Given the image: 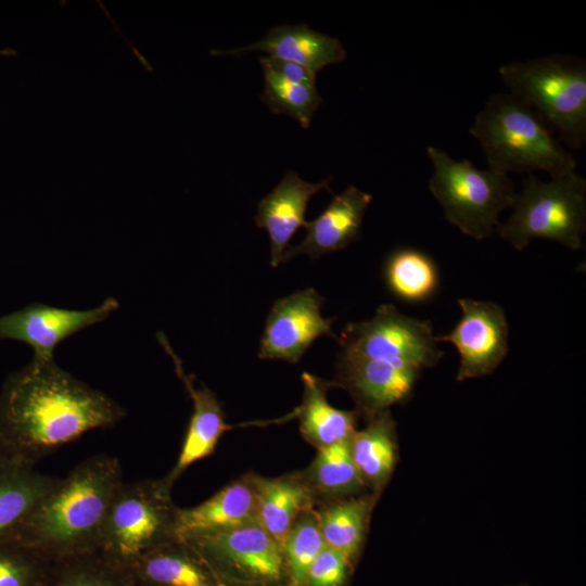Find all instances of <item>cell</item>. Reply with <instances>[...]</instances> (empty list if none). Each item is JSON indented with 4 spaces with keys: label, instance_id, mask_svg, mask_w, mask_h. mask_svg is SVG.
<instances>
[{
    "label": "cell",
    "instance_id": "30",
    "mask_svg": "<svg viewBox=\"0 0 586 586\" xmlns=\"http://www.w3.org/2000/svg\"><path fill=\"white\" fill-rule=\"evenodd\" d=\"M324 546L319 523L314 518L305 517L293 524L282 551L294 586H306L309 566Z\"/></svg>",
    "mask_w": 586,
    "mask_h": 586
},
{
    "label": "cell",
    "instance_id": "27",
    "mask_svg": "<svg viewBox=\"0 0 586 586\" xmlns=\"http://www.w3.org/2000/svg\"><path fill=\"white\" fill-rule=\"evenodd\" d=\"M54 562L18 542L0 543V586H51Z\"/></svg>",
    "mask_w": 586,
    "mask_h": 586
},
{
    "label": "cell",
    "instance_id": "25",
    "mask_svg": "<svg viewBox=\"0 0 586 586\" xmlns=\"http://www.w3.org/2000/svg\"><path fill=\"white\" fill-rule=\"evenodd\" d=\"M368 510L365 499L346 500L327 509L318 522L324 545L348 560L355 557L362 543Z\"/></svg>",
    "mask_w": 586,
    "mask_h": 586
},
{
    "label": "cell",
    "instance_id": "21",
    "mask_svg": "<svg viewBox=\"0 0 586 586\" xmlns=\"http://www.w3.org/2000/svg\"><path fill=\"white\" fill-rule=\"evenodd\" d=\"M353 461L364 481L380 487L391 476L397 460L395 423L390 411L370 417L368 425L349 440Z\"/></svg>",
    "mask_w": 586,
    "mask_h": 586
},
{
    "label": "cell",
    "instance_id": "14",
    "mask_svg": "<svg viewBox=\"0 0 586 586\" xmlns=\"http://www.w3.org/2000/svg\"><path fill=\"white\" fill-rule=\"evenodd\" d=\"M372 195L348 186L334 195L329 205L314 220L305 225L302 242L285 250L282 263L298 255L316 259L347 247L360 237L365 213Z\"/></svg>",
    "mask_w": 586,
    "mask_h": 586
},
{
    "label": "cell",
    "instance_id": "22",
    "mask_svg": "<svg viewBox=\"0 0 586 586\" xmlns=\"http://www.w3.org/2000/svg\"><path fill=\"white\" fill-rule=\"evenodd\" d=\"M304 402L301 431L319 448L348 442L355 432L356 412L332 407L326 398L322 381L310 373L302 375Z\"/></svg>",
    "mask_w": 586,
    "mask_h": 586
},
{
    "label": "cell",
    "instance_id": "33",
    "mask_svg": "<svg viewBox=\"0 0 586 586\" xmlns=\"http://www.w3.org/2000/svg\"><path fill=\"white\" fill-rule=\"evenodd\" d=\"M8 461H13V460H11L8 451L5 450L4 446L2 445L0 441V464L5 463Z\"/></svg>",
    "mask_w": 586,
    "mask_h": 586
},
{
    "label": "cell",
    "instance_id": "31",
    "mask_svg": "<svg viewBox=\"0 0 586 586\" xmlns=\"http://www.w3.org/2000/svg\"><path fill=\"white\" fill-rule=\"evenodd\" d=\"M348 559L324 546L309 566L307 586H342L347 577Z\"/></svg>",
    "mask_w": 586,
    "mask_h": 586
},
{
    "label": "cell",
    "instance_id": "24",
    "mask_svg": "<svg viewBox=\"0 0 586 586\" xmlns=\"http://www.w3.org/2000/svg\"><path fill=\"white\" fill-rule=\"evenodd\" d=\"M256 521L282 548L294 520L307 500L304 487L290 480L263 481L256 485Z\"/></svg>",
    "mask_w": 586,
    "mask_h": 586
},
{
    "label": "cell",
    "instance_id": "10",
    "mask_svg": "<svg viewBox=\"0 0 586 586\" xmlns=\"http://www.w3.org/2000/svg\"><path fill=\"white\" fill-rule=\"evenodd\" d=\"M462 315L454 329L435 341L451 343L459 354L456 380L493 373L508 354L509 326L504 308L493 302L459 298Z\"/></svg>",
    "mask_w": 586,
    "mask_h": 586
},
{
    "label": "cell",
    "instance_id": "15",
    "mask_svg": "<svg viewBox=\"0 0 586 586\" xmlns=\"http://www.w3.org/2000/svg\"><path fill=\"white\" fill-rule=\"evenodd\" d=\"M332 177L311 183L289 170L280 182L257 204L255 222L265 229L270 240V265L278 267L288 243L301 227H305V213L313 195L329 189Z\"/></svg>",
    "mask_w": 586,
    "mask_h": 586
},
{
    "label": "cell",
    "instance_id": "9",
    "mask_svg": "<svg viewBox=\"0 0 586 586\" xmlns=\"http://www.w3.org/2000/svg\"><path fill=\"white\" fill-rule=\"evenodd\" d=\"M221 581L232 576L250 583L280 579L282 548L257 523L200 535L186 540Z\"/></svg>",
    "mask_w": 586,
    "mask_h": 586
},
{
    "label": "cell",
    "instance_id": "16",
    "mask_svg": "<svg viewBox=\"0 0 586 586\" xmlns=\"http://www.w3.org/2000/svg\"><path fill=\"white\" fill-rule=\"evenodd\" d=\"M156 337L171 358L175 371L183 382L193 403V412L178 460L170 473L162 481V487L169 492L173 483L195 461L213 453L219 437L227 429L224 412L214 393L206 386L198 387L191 375L186 374L182 362L163 332Z\"/></svg>",
    "mask_w": 586,
    "mask_h": 586
},
{
    "label": "cell",
    "instance_id": "5",
    "mask_svg": "<svg viewBox=\"0 0 586 586\" xmlns=\"http://www.w3.org/2000/svg\"><path fill=\"white\" fill-rule=\"evenodd\" d=\"M425 152L432 165L429 190L447 221L476 241L489 238L500 214L515 198L509 176L489 167L477 168L470 160H456L436 146H428Z\"/></svg>",
    "mask_w": 586,
    "mask_h": 586
},
{
    "label": "cell",
    "instance_id": "2",
    "mask_svg": "<svg viewBox=\"0 0 586 586\" xmlns=\"http://www.w3.org/2000/svg\"><path fill=\"white\" fill-rule=\"evenodd\" d=\"M123 482L117 458H88L59 479L16 540L54 563L98 552L109 509Z\"/></svg>",
    "mask_w": 586,
    "mask_h": 586
},
{
    "label": "cell",
    "instance_id": "32",
    "mask_svg": "<svg viewBox=\"0 0 586 586\" xmlns=\"http://www.w3.org/2000/svg\"><path fill=\"white\" fill-rule=\"evenodd\" d=\"M259 61L267 64L272 71L290 82L310 88L316 87V74L301 64L270 56L259 58Z\"/></svg>",
    "mask_w": 586,
    "mask_h": 586
},
{
    "label": "cell",
    "instance_id": "8",
    "mask_svg": "<svg viewBox=\"0 0 586 586\" xmlns=\"http://www.w3.org/2000/svg\"><path fill=\"white\" fill-rule=\"evenodd\" d=\"M339 343L341 352L421 371L444 356L431 322L404 315L393 304L380 305L368 320L347 323Z\"/></svg>",
    "mask_w": 586,
    "mask_h": 586
},
{
    "label": "cell",
    "instance_id": "17",
    "mask_svg": "<svg viewBox=\"0 0 586 586\" xmlns=\"http://www.w3.org/2000/svg\"><path fill=\"white\" fill-rule=\"evenodd\" d=\"M249 51H262L268 53L270 58L301 64L315 74L346 58V50L337 38L316 31L307 24L278 25L270 28L264 38L249 46L230 50H212L211 53L237 55Z\"/></svg>",
    "mask_w": 586,
    "mask_h": 586
},
{
    "label": "cell",
    "instance_id": "7",
    "mask_svg": "<svg viewBox=\"0 0 586 586\" xmlns=\"http://www.w3.org/2000/svg\"><path fill=\"white\" fill-rule=\"evenodd\" d=\"M176 512L160 481L123 482L109 509L98 552L126 570L143 555L177 540Z\"/></svg>",
    "mask_w": 586,
    "mask_h": 586
},
{
    "label": "cell",
    "instance_id": "11",
    "mask_svg": "<svg viewBox=\"0 0 586 586\" xmlns=\"http://www.w3.org/2000/svg\"><path fill=\"white\" fill-rule=\"evenodd\" d=\"M324 298L313 288L296 291L273 302L260 337L258 358L297 364L320 336L340 342L332 331L334 318H324Z\"/></svg>",
    "mask_w": 586,
    "mask_h": 586
},
{
    "label": "cell",
    "instance_id": "19",
    "mask_svg": "<svg viewBox=\"0 0 586 586\" xmlns=\"http://www.w3.org/2000/svg\"><path fill=\"white\" fill-rule=\"evenodd\" d=\"M126 571L136 586H224L202 557L181 540L143 555Z\"/></svg>",
    "mask_w": 586,
    "mask_h": 586
},
{
    "label": "cell",
    "instance_id": "4",
    "mask_svg": "<svg viewBox=\"0 0 586 586\" xmlns=\"http://www.w3.org/2000/svg\"><path fill=\"white\" fill-rule=\"evenodd\" d=\"M508 93L528 106L570 150L586 143V62L553 53L501 65Z\"/></svg>",
    "mask_w": 586,
    "mask_h": 586
},
{
    "label": "cell",
    "instance_id": "26",
    "mask_svg": "<svg viewBox=\"0 0 586 586\" xmlns=\"http://www.w3.org/2000/svg\"><path fill=\"white\" fill-rule=\"evenodd\" d=\"M264 74V103L275 114H284L296 119L303 128H308L314 113L322 103L317 88L293 84L267 64L259 61Z\"/></svg>",
    "mask_w": 586,
    "mask_h": 586
},
{
    "label": "cell",
    "instance_id": "18",
    "mask_svg": "<svg viewBox=\"0 0 586 586\" xmlns=\"http://www.w3.org/2000/svg\"><path fill=\"white\" fill-rule=\"evenodd\" d=\"M256 510V486L238 482L195 507L177 509L174 535L186 540L257 522Z\"/></svg>",
    "mask_w": 586,
    "mask_h": 586
},
{
    "label": "cell",
    "instance_id": "3",
    "mask_svg": "<svg viewBox=\"0 0 586 586\" xmlns=\"http://www.w3.org/2000/svg\"><path fill=\"white\" fill-rule=\"evenodd\" d=\"M487 167L504 174L544 171L557 178L576 171L575 157L536 114L505 92L492 94L469 128Z\"/></svg>",
    "mask_w": 586,
    "mask_h": 586
},
{
    "label": "cell",
    "instance_id": "13",
    "mask_svg": "<svg viewBox=\"0 0 586 586\" xmlns=\"http://www.w3.org/2000/svg\"><path fill=\"white\" fill-rule=\"evenodd\" d=\"M337 381L368 416L403 403L410 396L421 370L341 352Z\"/></svg>",
    "mask_w": 586,
    "mask_h": 586
},
{
    "label": "cell",
    "instance_id": "20",
    "mask_svg": "<svg viewBox=\"0 0 586 586\" xmlns=\"http://www.w3.org/2000/svg\"><path fill=\"white\" fill-rule=\"evenodd\" d=\"M59 479L17 461L0 464V543L16 540Z\"/></svg>",
    "mask_w": 586,
    "mask_h": 586
},
{
    "label": "cell",
    "instance_id": "12",
    "mask_svg": "<svg viewBox=\"0 0 586 586\" xmlns=\"http://www.w3.org/2000/svg\"><path fill=\"white\" fill-rule=\"evenodd\" d=\"M119 307L116 298L106 297L89 309H68L33 303L0 316V340L29 345L34 357L52 359L54 349L81 330L107 319Z\"/></svg>",
    "mask_w": 586,
    "mask_h": 586
},
{
    "label": "cell",
    "instance_id": "6",
    "mask_svg": "<svg viewBox=\"0 0 586 586\" xmlns=\"http://www.w3.org/2000/svg\"><path fill=\"white\" fill-rule=\"evenodd\" d=\"M510 208L496 231L515 250H524L534 239L556 241L573 251L583 247L586 179L576 171L548 181L526 175Z\"/></svg>",
    "mask_w": 586,
    "mask_h": 586
},
{
    "label": "cell",
    "instance_id": "1",
    "mask_svg": "<svg viewBox=\"0 0 586 586\" xmlns=\"http://www.w3.org/2000/svg\"><path fill=\"white\" fill-rule=\"evenodd\" d=\"M126 410L52 359L33 358L0 392V441L11 460L33 466L87 432L110 428Z\"/></svg>",
    "mask_w": 586,
    "mask_h": 586
},
{
    "label": "cell",
    "instance_id": "29",
    "mask_svg": "<svg viewBox=\"0 0 586 586\" xmlns=\"http://www.w3.org/2000/svg\"><path fill=\"white\" fill-rule=\"evenodd\" d=\"M317 486L327 494L345 495L365 484L349 449V441L321 447L313 467Z\"/></svg>",
    "mask_w": 586,
    "mask_h": 586
},
{
    "label": "cell",
    "instance_id": "28",
    "mask_svg": "<svg viewBox=\"0 0 586 586\" xmlns=\"http://www.w3.org/2000/svg\"><path fill=\"white\" fill-rule=\"evenodd\" d=\"M51 586H136L129 573L99 552L54 563Z\"/></svg>",
    "mask_w": 586,
    "mask_h": 586
},
{
    "label": "cell",
    "instance_id": "34",
    "mask_svg": "<svg viewBox=\"0 0 586 586\" xmlns=\"http://www.w3.org/2000/svg\"><path fill=\"white\" fill-rule=\"evenodd\" d=\"M517 586H525V585H517Z\"/></svg>",
    "mask_w": 586,
    "mask_h": 586
},
{
    "label": "cell",
    "instance_id": "23",
    "mask_svg": "<svg viewBox=\"0 0 586 586\" xmlns=\"http://www.w3.org/2000/svg\"><path fill=\"white\" fill-rule=\"evenodd\" d=\"M383 276L388 291L407 303L430 300L440 281L434 260L412 247L394 250L384 263Z\"/></svg>",
    "mask_w": 586,
    "mask_h": 586
}]
</instances>
